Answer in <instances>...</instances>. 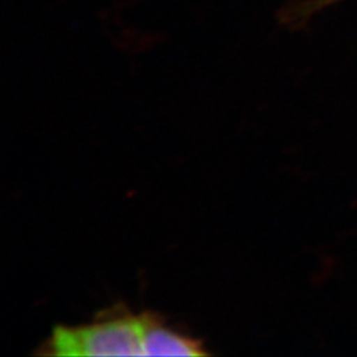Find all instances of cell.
<instances>
[{"label": "cell", "instance_id": "cell-1", "mask_svg": "<svg viewBox=\"0 0 357 357\" xmlns=\"http://www.w3.org/2000/svg\"><path fill=\"white\" fill-rule=\"evenodd\" d=\"M144 315L109 317L81 327H57L45 345L65 357L144 356Z\"/></svg>", "mask_w": 357, "mask_h": 357}, {"label": "cell", "instance_id": "cell-2", "mask_svg": "<svg viewBox=\"0 0 357 357\" xmlns=\"http://www.w3.org/2000/svg\"><path fill=\"white\" fill-rule=\"evenodd\" d=\"M144 356H205L196 340L167 328L150 315H144Z\"/></svg>", "mask_w": 357, "mask_h": 357}]
</instances>
